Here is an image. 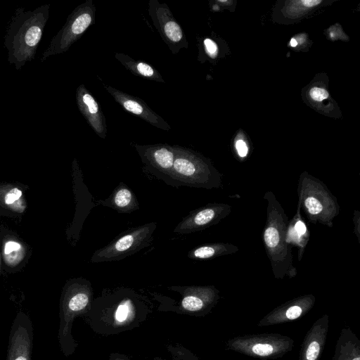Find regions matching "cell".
I'll list each match as a JSON object with an SVG mask.
<instances>
[{
    "instance_id": "1",
    "label": "cell",
    "mask_w": 360,
    "mask_h": 360,
    "mask_svg": "<svg viewBox=\"0 0 360 360\" xmlns=\"http://www.w3.org/2000/svg\"><path fill=\"white\" fill-rule=\"evenodd\" d=\"M50 5L46 4L32 11L18 8L6 29L4 46L8 61L16 70L32 61L41 40L49 17Z\"/></svg>"
},
{
    "instance_id": "2",
    "label": "cell",
    "mask_w": 360,
    "mask_h": 360,
    "mask_svg": "<svg viewBox=\"0 0 360 360\" xmlns=\"http://www.w3.org/2000/svg\"><path fill=\"white\" fill-rule=\"evenodd\" d=\"M266 201V218L262 240L274 276L277 279L294 278L297 272L293 264L292 248L288 240V216L271 191L264 195Z\"/></svg>"
},
{
    "instance_id": "3",
    "label": "cell",
    "mask_w": 360,
    "mask_h": 360,
    "mask_svg": "<svg viewBox=\"0 0 360 360\" xmlns=\"http://www.w3.org/2000/svg\"><path fill=\"white\" fill-rule=\"evenodd\" d=\"M297 205L308 221L333 227L334 219L340 213L337 198L318 178L302 172L298 179Z\"/></svg>"
},
{
    "instance_id": "4",
    "label": "cell",
    "mask_w": 360,
    "mask_h": 360,
    "mask_svg": "<svg viewBox=\"0 0 360 360\" xmlns=\"http://www.w3.org/2000/svg\"><path fill=\"white\" fill-rule=\"evenodd\" d=\"M175 155L171 186L212 189L221 186V174L203 156L184 147L174 146Z\"/></svg>"
},
{
    "instance_id": "5",
    "label": "cell",
    "mask_w": 360,
    "mask_h": 360,
    "mask_svg": "<svg viewBox=\"0 0 360 360\" xmlns=\"http://www.w3.org/2000/svg\"><path fill=\"white\" fill-rule=\"evenodd\" d=\"M92 297L91 283L84 278L73 280L64 288L60 304L58 340L65 356L71 354L76 347L71 335L73 320L90 307Z\"/></svg>"
},
{
    "instance_id": "6",
    "label": "cell",
    "mask_w": 360,
    "mask_h": 360,
    "mask_svg": "<svg viewBox=\"0 0 360 360\" xmlns=\"http://www.w3.org/2000/svg\"><path fill=\"white\" fill-rule=\"evenodd\" d=\"M96 8L92 0H86L77 6L68 16L64 25L52 38L41 58L44 62L49 57L69 50L92 25L95 20Z\"/></svg>"
},
{
    "instance_id": "7",
    "label": "cell",
    "mask_w": 360,
    "mask_h": 360,
    "mask_svg": "<svg viewBox=\"0 0 360 360\" xmlns=\"http://www.w3.org/2000/svg\"><path fill=\"white\" fill-rule=\"evenodd\" d=\"M156 223L133 227L120 234L109 244L94 252L92 263L120 261L150 245Z\"/></svg>"
},
{
    "instance_id": "8",
    "label": "cell",
    "mask_w": 360,
    "mask_h": 360,
    "mask_svg": "<svg viewBox=\"0 0 360 360\" xmlns=\"http://www.w3.org/2000/svg\"><path fill=\"white\" fill-rule=\"evenodd\" d=\"M293 342L286 336L262 334L235 338L228 342L227 347L228 349L266 359L282 356L292 349Z\"/></svg>"
},
{
    "instance_id": "9",
    "label": "cell",
    "mask_w": 360,
    "mask_h": 360,
    "mask_svg": "<svg viewBox=\"0 0 360 360\" xmlns=\"http://www.w3.org/2000/svg\"><path fill=\"white\" fill-rule=\"evenodd\" d=\"M148 13L162 39L172 53H176L180 49L188 47L183 30L166 4L150 0Z\"/></svg>"
},
{
    "instance_id": "10",
    "label": "cell",
    "mask_w": 360,
    "mask_h": 360,
    "mask_svg": "<svg viewBox=\"0 0 360 360\" xmlns=\"http://www.w3.org/2000/svg\"><path fill=\"white\" fill-rule=\"evenodd\" d=\"M145 169L155 177L171 186V174L174 160V146L168 144H133Z\"/></svg>"
},
{
    "instance_id": "11",
    "label": "cell",
    "mask_w": 360,
    "mask_h": 360,
    "mask_svg": "<svg viewBox=\"0 0 360 360\" xmlns=\"http://www.w3.org/2000/svg\"><path fill=\"white\" fill-rule=\"evenodd\" d=\"M231 205L226 203H208L192 210L176 226L173 232L188 234L206 229L219 223L231 212Z\"/></svg>"
},
{
    "instance_id": "12",
    "label": "cell",
    "mask_w": 360,
    "mask_h": 360,
    "mask_svg": "<svg viewBox=\"0 0 360 360\" xmlns=\"http://www.w3.org/2000/svg\"><path fill=\"white\" fill-rule=\"evenodd\" d=\"M33 327L23 311L16 314L10 330L6 360H31Z\"/></svg>"
},
{
    "instance_id": "13",
    "label": "cell",
    "mask_w": 360,
    "mask_h": 360,
    "mask_svg": "<svg viewBox=\"0 0 360 360\" xmlns=\"http://www.w3.org/2000/svg\"><path fill=\"white\" fill-rule=\"evenodd\" d=\"M181 295L179 307L188 314L200 315L210 311L219 299V291L214 285L172 286Z\"/></svg>"
},
{
    "instance_id": "14",
    "label": "cell",
    "mask_w": 360,
    "mask_h": 360,
    "mask_svg": "<svg viewBox=\"0 0 360 360\" xmlns=\"http://www.w3.org/2000/svg\"><path fill=\"white\" fill-rule=\"evenodd\" d=\"M106 91L127 111L139 117L151 125L165 131L171 129L169 124L139 98L126 94L105 84H103Z\"/></svg>"
},
{
    "instance_id": "15",
    "label": "cell",
    "mask_w": 360,
    "mask_h": 360,
    "mask_svg": "<svg viewBox=\"0 0 360 360\" xmlns=\"http://www.w3.org/2000/svg\"><path fill=\"white\" fill-rule=\"evenodd\" d=\"M76 103L94 132L105 139L107 132L105 115L98 103L84 84H80L76 89Z\"/></svg>"
},
{
    "instance_id": "16",
    "label": "cell",
    "mask_w": 360,
    "mask_h": 360,
    "mask_svg": "<svg viewBox=\"0 0 360 360\" xmlns=\"http://www.w3.org/2000/svg\"><path fill=\"white\" fill-rule=\"evenodd\" d=\"M315 303V297L304 295L294 298L274 309L259 323V326L293 321L309 311Z\"/></svg>"
},
{
    "instance_id": "17",
    "label": "cell",
    "mask_w": 360,
    "mask_h": 360,
    "mask_svg": "<svg viewBox=\"0 0 360 360\" xmlns=\"http://www.w3.org/2000/svg\"><path fill=\"white\" fill-rule=\"evenodd\" d=\"M114 303L110 308V320L115 327L129 326L137 318L138 304L141 303L133 292L118 291L114 294Z\"/></svg>"
},
{
    "instance_id": "18",
    "label": "cell",
    "mask_w": 360,
    "mask_h": 360,
    "mask_svg": "<svg viewBox=\"0 0 360 360\" xmlns=\"http://www.w3.org/2000/svg\"><path fill=\"white\" fill-rule=\"evenodd\" d=\"M328 327V316L318 319L308 331L302 342L299 360H319L325 345Z\"/></svg>"
},
{
    "instance_id": "19",
    "label": "cell",
    "mask_w": 360,
    "mask_h": 360,
    "mask_svg": "<svg viewBox=\"0 0 360 360\" xmlns=\"http://www.w3.org/2000/svg\"><path fill=\"white\" fill-rule=\"evenodd\" d=\"M98 203L111 207L119 213H131L139 209V203L133 191L123 182L115 188L111 195Z\"/></svg>"
},
{
    "instance_id": "20",
    "label": "cell",
    "mask_w": 360,
    "mask_h": 360,
    "mask_svg": "<svg viewBox=\"0 0 360 360\" xmlns=\"http://www.w3.org/2000/svg\"><path fill=\"white\" fill-rule=\"evenodd\" d=\"M301 212L302 211L297 205L294 217L288 221V240L292 246H296L299 249L300 261L310 238V231Z\"/></svg>"
},
{
    "instance_id": "21",
    "label": "cell",
    "mask_w": 360,
    "mask_h": 360,
    "mask_svg": "<svg viewBox=\"0 0 360 360\" xmlns=\"http://www.w3.org/2000/svg\"><path fill=\"white\" fill-rule=\"evenodd\" d=\"M333 360H360L359 340L348 328L340 333Z\"/></svg>"
},
{
    "instance_id": "22",
    "label": "cell",
    "mask_w": 360,
    "mask_h": 360,
    "mask_svg": "<svg viewBox=\"0 0 360 360\" xmlns=\"http://www.w3.org/2000/svg\"><path fill=\"white\" fill-rule=\"evenodd\" d=\"M238 250L236 245L229 243H207L191 250L188 253V257L194 260L210 259L234 254Z\"/></svg>"
},
{
    "instance_id": "23",
    "label": "cell",
    "mask_w": 360,
    "mask_h": 360,
    "mask_svg": "<svg viewBox=\"0 0 360 360\" xmlns=\"http://www.w3.org/2000/svg\"><path fill=\"white\" fill-rule=\"evenodd\" d=\"M115 57L132 74L148 79L165 82L161 75L148 63L135 60L130 56L120 53H116Z\"/></svg>"
},
{
    "instance_id": "24",
    "label": "cell",
    "mask_w": 360,
    "mask_h": 360,
    "mask_svg": "<svg viewBox=\"0 0 360 360\" xmlns=\"http://www.w3.org/2000/svg\"><path fill=\"white\" fill-rule=\"evenodd\" d=\"M25 250L20 243L9 239L3 245V257L5 263L9 266H15L22 262Z\"/></svg>"
},
{
    "instance_id": "25",
    "label": "cell",
    "mask_w": 360,
    "mask_h": 360,
    "mask_svg": "<svg viewBox=\"0 0 360 360\" xmlns=\"http://www.w3.org/2000/svg\"><path fill=\"white\" fill-rule=\"evenodd\" d=\"M22 196V191L20 188L12 187L4 191L1 198L3 203L9 209L16 212H22L25 208Z\"/></svg>"
},
{
    "instance_id": "26",
    "label": "cell",
    "mask_w": 360,
    "mask_h": 360,
    "mask_svg": "<svg viewBox=\"0 0 360 360\" xmlns=\"http://www.w3.org/2000/svg\"><path fill=\"white\" fill-rule=\"evenodd\" d=\"M167 350L171 354V359L155 357L153 360H200L188 349L181 346L169 345L167 346Z\"/></svg>"
},
{
    "instance_id": "27",
    "label": "cell",
    "mask_w": 360,
    "mask_h": 360,
    "mask_svg": "<svg viewBox=\"0 0 360 360\" xmlns=\"http://www.w3.org/2000/svg\"><path fill=\"white\" fill-rule=\"evenodd\" d=\"M310 97L316 101H321L328 97V93L324 89L313 87L309 91Z\"/></svg>"
},
{
    "instance_id": "28",
    "label": "cell",
    "mask_w": 360,
    "mask_h": 360,
    "mask_svg": "<svg viewBox=\"0 0 360 360\" xmlns=\"http://www.w3.org/2000/svg\"><path fill=\"white\" fill-rule=\"evenodd\" d=\"M204 46L206 53L212 58H214L217 53V46L212 39L207 38L204 40Z\"/></svg>"
},
{
    "instance_id": "29",
    "label": "cell",
    "mask_w": 360,
    "mask_h": 360,
    "mask_svg": "<svg viewBox=\"0 0 360 360\" xmlns=\"http://www.w3.org/2000/svg\"><path fill=\"white\" fill-rule=\"evenodd\" d=\"M236 148L238 153V155L240 158H245L248 153V147L246 143L241 139L238 140L236 142Z\"/></svg>"
},
{
    "instance_id": "30",
    "label": "cell",
    "mask_w": 360,
    "mask_h": 360,
    "mask_svg": "<svg viewBox=\"0 0 360 360\" xmlns=\"http://www.w3.org/2000/svg\"><path fill=\"white\" fill-rule=\"evenodd\" d=\"M353 221L354 224V233L356 234L359 242L360 240V213L359 211L355 210L354 212Z\"/></svg>"
},
{
    "instance_id": "31",
    "label": "cell",
    "mask_w": 360,
    "mask_h": 360,
    "mask_svg": "<svg viewBox=\"0 0 360 360\" xmlns=\"http://www.w3.org/2000/svg\"><path fill=\"white\" fill-rule=\"evenodd\" d=\"M307 7H312L318 5L321 1L318 0H304L301 1Z\"/></svg>"
},
{
    "instance_id": "32",
    "label": "cell",
    "mask_w": 360,
    "mask_h": 360,
    "mask_svg": "<svg viewBox=\"0 0 360 360\" xmlns=\"http://www.w3.org/2000/svg\"><path fill=\"white\" fill-rule=\"evenodd\" d=\"M109 360H129L125 356L119 354H112Z\"/></svg>"
},
{
    "instance_id": "33",
    "label": "cell",
    "mask_w": 360,
    "mask_h": 360,
    "mask_svg": "<svg viewBox=\"0 0 360 360\" xmlns=\"http://www.w3.org/2000/svg\"><path fill=\"white\" fill-rule=\"evenodd\" d=\"M290 44L291 46L295 47V46H296L297 45V41L294 38L291 39Z\"/></svg>"
},
{
    "instance_id": "34",
    "label": "cell",
    "mask_w": 360,
    "mask_h": 360,
    "mask_svg": "<svg viewBox=\"0 0 360 360\" xmlns=\"http://www.w3.org/2000/svg\"><path fill=\"white\" fill-rule=\"evenodd\" d=\"M0 257H1V255H0ZM0 265H1V262H0Z\"/></svg>"
}]
</instances>
